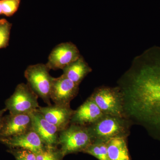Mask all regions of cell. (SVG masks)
<instances>
[{
    "label": "cell",
    "instance_id": "cell-1",
    "mask_svg": "<svg viewBox=\"0 0 160 160\" xmlns=\"http://www.w3.org/2000/svg\"><path fill=\"white\" fill-rule=\"evenodd\" d=\"M126 117L160 142V46L135 57L119 78Z\"/></svg>",
    "mask_w": 160,
    "mask_h": 160
},
{
    "label": "cell",
    "instance_id": "cell-2",
    "mask_svg": "<svg viewBox=\"0 0 160 160\" xmlns=\"http://www.w3.org/2000/svg\"><path fill=\"white\" fill-rule=\"evenodd\" d=\"M94 141L89 127L70 124L60 132L58 145L65 157L68 154L84 152Z\"/></svg>",
    "mask_w": 160,
    "mask_h": 160
},
{
    "label": "cell",
    "instance_id": "cell-3",
    "mask_svg": "<svg viewBox=\"0 0 160 160\" xmlns=\"http://www.w3.org/2000/svg\"><path fill=\"white\" fill-rule=\"evenodd\" d=\"M132 125L127 118L104 114L97 122L88 127L95 140L107 142L113 138H128Z\"/></svg>",
    "mask_w": 160,
    "mask_h": 160
},
{
    "label": "cell",
    "instance_id": "cell-4",
    "mask_svg": "<svg viewBox=\"0 0 160 160\" xmlns=\"http://www.w3.org/2000/svg\"><path fill=\"white\" fill-rule=\"evenodd\" d=\"M90 97L104 114L126 117L122 93L117 86H100L95 89Z\"/></svg>",
    "mask_w": 160,
    "mask_h": 160
},
{
    "label": "cell",
    "instance_id": "cell-5",
    "mask_svg": "<svg viewBox=\"0 0 160 160\" xmlns=\"http://www.w3.org/2000/svg\"><path fill=\"white\" fill-rule=\"evenodd\" d=\"M50 70L46 64L39 63L28 66L24 72L27 84L48 106L51 105L50 92L54 78L49 74Z\"/></svg>",
    "mask_w": 160,
    "mask_h": 160
},
{
    "label": "cell",
    "instance_id": "cell-6",
    "mask_svg": "<svg viewBox=\"0 0 160 160\" xmlns=\"http://www.w3.org/2000/svg\"><path fill=\"white\" fill-rule=\"evenodd\" d=\"M38 96L28 84L20 83L14 92L5 102L6 108L9 114H29L40 107Z\"/></svg>",
    "mask_w": 160,
    "mask_h": 160
},
{
    "label": "cell",
    "instance_id": "cell-7",
    "mask_svg": "<svg viewBox=\"0 0 160 160\" xmlns=\"http://www.w3.org/2000/svg\"><path fill=\"white\" fill-rule=\"evenodd\" d=\"M81 56L79 50L73 43H62L55 46L51 52L46 65L50 70L63 69Z\"/></svg>",
    "mask_w": 160,
    "mask_h": 160
},
{
    "label": "cell",
    "instance_id": "cell-8",
    "mask_svg": "<svg viewBox=\"0 0 160 160\" xmlns=\"http://www.w3.org/2000/svg\"><path fill=\"white\" fill-rule=\"evenodd\" d=\"M79 86L62 74L53 78L50 92V99L55 104L70 105V102L77 96Z\"/></svg>",
    "mask_w": 160,
    "mask_h": 160
},
{
    "label": "cell",
    "instance_id": "cell-9",
    "mask_svg": "<svg viewBox=\"0 0 160 160\" xmlns=\"http://www.w3.org/2000/svg\"><path fill=\"white\" fill-rule=\"evenodd\" d=\"M32 129V121L29 114H9L3 117L0 129V139L25 133Z\"/></svg>",
    "mask_w": 160,
    "mask_h": 160
},
{
    "label": "cell",
    "instance_id": "cell-10",
    "mask_svg": "<svg viewBox=\"0 0 160 160\" xmlns=\"http://www.w3.org/2000/svg\"><path fill=\"white\" fill-rule=\"evenodd\" d=\"M48 122L57 127L60 132L66 129L70 124L74 110L70 105L55 104L40 107L37 110Z\"/></svg>",
    "mask_w": 160,
    "mask_h": 160
},
{
    "label": "cell",
    "instance_id": "cell-11",
    "mask_svg": "<svg viewBox=\"0 0 160 160\" xmlns=\"http://www.w3.org/2000/svg\"><path fill=\"white\" fill-rule=\"evenodd\" d=\"M30 114L32 121V129L37 133L45 145L57 147L60 132L57 127L45 119L37 110Z\"/></svg>",
    "mask_w": 160,
    "mask_h": 160
},
{
    "label": "cell",
    "instance_id": "cell-12",
    "mask_svg": "<svg viewBox=\"0 0 160 160\" xmlns=\"http://www.w3.org/2000/svg\"><path fill=\"white\" fill-rule=\"evenodd\" d=\"M0 142L10 148L27 149L36 154L42 151L46 146L40 137L32 129L16 136L0 139Z\"/></svg>",
    "mask_w": 160,
    "mask_h": 160
},
{
    "label": "cell",
    "instance_id": "cell-13",
    "mask_svg": "<svg viewBox=\"0 0 160 160\" xmlns=\"http://www.w3.org/2000/svg\"><path fill=\"white\" fill-rule=\"evenodd\" d=\"M104 114L89 97L76 110H75L70 124L88 127L102 117Z\"/></svg>",
    "mask_w": 160,
    "mask_h": 160
},
{
    "label": "cell",
    "instance_id": "cell-14",
    "mask_svg": "<svg viewBox=\"0 0 160 160\" xmlns=\"http://www.w3.org/2000/svg\"><path fill=\"white\" fill-rule=\"evenodd\" d=\"M62 70L63 75L78 85L92 71V69L82 56Z\"/></svg>",
    "mask_w": 160,
    "mask_h": 160
},
{
    "label": "cell",
    "instance_id": "cell-15",
    "mask_svg": "<svg viewBox=\"0 0 160 160\" xmlns=\"http://www.w3.org/2000/svg\"><path fill=\"white\" fill-rule=\"evenodd\" d=\"M127 138H115L107 141L109 160H131L127 146Z\"/></svg>",
    "mask_w": 160,
    "mask_h": 160
},
{
    "label": "cell",
    "instance_id": "cell-16",
    "mask_svg": "<svg viewBox=\"0 0 160 160\" xmlns=\"http://www.w3.org/2000/svg\"><path fill=\"white\" fill-rule=\"evenodd\" d=\"M83 153L90 155L98 160H109L107 142L103 140H95Z\"/></svg>",
    "mask_w": 160,
    "mask_h": 160
},
{
    "label": "cell",
    "instance_id": "cell-17",
    "mask_svg": "<svg viewBox=\"0 0 160 160\" xmlns=\"http://www.w3.org/2000/svg\"><path fill=\"white\" fill-rule=\"evenodd\" d=\"M64 158L60 149L52 146H46L36 154V160H63Z\"/></svg>",
    "mask_w": 160,
    "mask_h": 160
},
{
    "label": "cell",
    "instance_id": "cell-18",
    "mask_svg": "<svg viewBox=\"0 0 160 160\" xmlns=\"http://www.w3.org/2000/svg\"><path fill=\"white\" fill-rule=\"evenodd\" d=\"M12 25L6 19H0V49L9 45L10 31Z\"/></svg>",
    "mask_w": 160,
    "mask_h": 160
},
{
    "label": "cell",
    "instance_id": "cell-19",
    "mask_svg": "<svg viewBox=\"0 0 160 160\" xmlns=\"http://www.w3.org/2000/svg\"><path fill=\"white\" fill-rule=\"evenodd\" d=\"M2 14L10 17L18 11L21 0H1Z\"/></svg>",
    "mask_w": 160,
    "mask_h": 160
},
{
    "label": "cell",
    "instance_id": "cell-20",
    "mask_svg": "<svg viewBox=\"0 0 160 160\" xmlns=\"http://www.w3.org/2000/svg\"><path fill=\"white\" fill-rule=\"evenodd\" d=\"M10 152L16 160H36V154L31 151L21 148H10Z\"/></svg>",
    "mask_w": 160,
    "mask_h": 160
},
{
    "label": "cell",
    "instance_id": "cell-21",
    "mask_svg": "<svg viewBox=\"0 0 160 160\" xmlns=\"http://www.w3.org/2000/svg\"><path fill=\"white\" fill-rule=\"evenodd\" d=\"M7 110V109L6 108L0 110V129H1V126H2V123L3 117H4L3 115Z\"/></svg>",
    "mask_w": 160,
    "mask_h": 160
},
{
    "label": "cell",
    "instance_id": "cell-22",
    "mask_svg": "<svg viewBox=\"0 0 160 160\" xmlns=\"http://www.w3.org/2000/svg\"><path fill=\"white\" fill-rule=\"evenodd\" d=\"M1 14H2V3L0 0V15Z\"/></svg>",
    "mask_w": 160,
    "mask_h": 160
}]
</instances>
